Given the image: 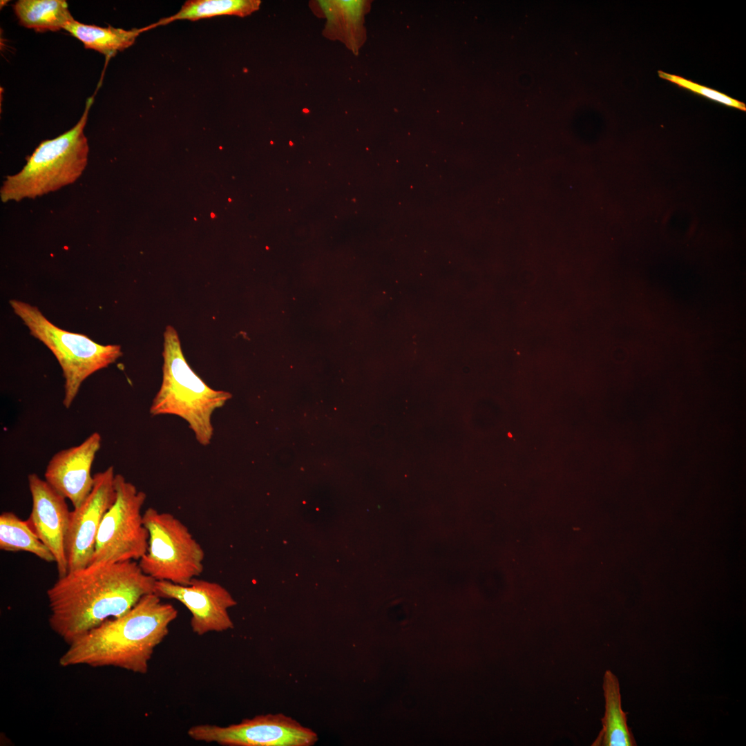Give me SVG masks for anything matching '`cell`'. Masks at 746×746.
<instances>
[{"label":"cell","mask_w":746,"mask_h":746,"mask_svg":"<svg viewBox=\"0 0 746 746\" xmlns=\"http://www.w3.org/2000/svg\"><path fill=\"white\" fill-rule=\"evenodd\" d=\"M605 700L602 729L592 745L633 746V736L627 725V712L622 709L620 684L616 676L607 670L603 678Z\"/></svg>","instance_id":"4fadbf2b"},{"label":"cell","mask_w":746,"mask_h":746,"mask_svg":"<svg viewBox=\"0 0 746 746\" xmlns=\"http://www.w3.org/2000/svg\"><path fill=\"white\" fill-rule=\"evenodd\" d=\"M115 500L101 522L90 564L139 560L148 548L149 535L141 513L146 495L119 474L115 475Z\"/></svg>","instance_id":"52a82bcc"},{"label":"cell","mask_w":746,"mask_h":746,"mask_svg":"<svg viewBox=\"0 0 746 746\" xmlns=\"http://www.w3.org/2000/svg\"><path fill=\"white\" fill-rule=\"evenodd\" d=\"M32 510L27 522L52 553L58 577L68 572L66 537L70 511L66 498L35 473L28 476Z\"/></svg>","instance_id":"8fae6325"},{"label":"cell","mask_w":746,"mask_h":746,"mask_svg":"<svg viewBox=\"0 0 746 746\" xmlns=\"http://www.w3.org/2000/svg\"><path fill=\"white\" fill-rule=\"evenodd\" d=\"M143 522L149 532V544L138 564L146 575L181 585H188L201 575L204 550L181 520L149 508L143 513Z\"/></svg>","instance_id":"8992f818"},{"label":"cell","mask_w":746,"mask_h":746,"mask_svg":"<svg viewBox=\"0 0 746 746\" xmlns=\"http://www.w3.org/2000/svg\"><path fill=\"white\" fill-rule=\"evenodd\" d=\"M64 30L81 41L86 48L96 50L110 57L131 46L137 36L147 30L148 28L126 30L111 26L102 28L84 24L74 19Z\"/></svg>","instance_id":"9a60e30c"},{"label":"cell","mask_w":746,"mask_h":746,"mask_svg":"<svg viewBox=\"0 0 746 746\" xmlns=\"http://www.w3.org/2000/svg\"><path fill=\"white\" fill-rule=\"evenodd\" d=\"M101 441L100 434L94 432L81 444L55 453L48 463L45 480L68 499L74 508L84 502L93 489L91 468Z\"/></svg>","instance_id":"7c38bea8"},{"label":"cell","mask_w":746,"mask_h":746,"mask_svg":"<svg viewBox=\"0 0 746 746\" xmlns=\"http://www.w3.org/2000/svg\"><path fill=\"white\" fill-rule=\"evenodd\" d=\"M0 549L4 551H26L46 562H55L48 547L39 539L27 520L12 512L0 515Z\"/></svg>","instance_id":"2e32d148"},{"label":"cell","mask_w":746,"mask_h":746,"mask_svg":"<svg viewBox=\"0 0 746 746\" xmlns=\"http://www.w3.org/2000/svg\"><path fill=\"white\" fill-rule=\"evenodd\" d=\"M187 734L195 741L223 746H311L318 740L316 732L282 714L258 715L227 726L197 725Z\"/></svg>","instance_id":"ba28073f"},{"label":"cell","mask_w":746,"mask_h":746,"mask_svg":"<svg viewBox=\"0 0 746 746\" xmlns=\"http://www.w3.org/2000/svg\"><path fill=\"white\" fill-rule=\"evenodd\" d=\"M13 10L21 26L37 32L58 31L74 20L64 0H19Z\"/></svg>","instance_id":"5bb4252c"},{"label":"cell","mask_w":746,"mask_h":746,"mask_svg":"<svg viewBox=\"0 0 746 746\" xmlns=\"http://www.w3.org/2000/svg\"><path fill=\"white\" fill-rule=\"evenodd\" d=\"M155 581L133 560L68 572L47 590L50 627L69 645L154 593Z\"/></svg>","instance_id":"6da1fadb"},{"label":"cell","mask_w":746,"mask_h":746,"mask_svg":"<svg viewBox=\"0 0 746 746\" xmlns=\"http://www.w3.org/2000/svg\"><path fill=\"white\" fill-rule=\"evenodd\" d=\"M178 611L154 593L144 595L127 612L111 618L69 644L61 667H113L136 673L149 671L155 649L169 633Z\"/></svg>","instance_id":"7a4b0ae2"},{"label":"cell","mask_w":746,"mask_h":746,"mask_svg":"<svg viewBox=\"0 0 746 746\" xmlns=\"http://www.w3.org/2000/svg\"><path fill=\"white\" fill-rule=\"evenodd\" d=\"M9 303L31 335L42 342L59 362L65 380L62 403L67 409L89 376L108 367L122 355L118 345H100L86 335L57 327L35 306L15 299Z\"/></svg>","instance_id":"5b68a950"},{"label":"cell","mask_w":746,"mask_h":746,"mask_svg":"<svg viewBox=\"0 0 746 746\" xmlns=\"http://www.w3.org/2000/svg\"><path fill=\"white\" fill-rule=\"evenodd\" d=\"M93 476L91 492L79 506L70 513L66 537L68 572L90 564L101 522L115 500L114 467L111 466Z\"/></svg>","instance_id":"9c48e42d"},{"label":"cell","mask_w":746,"mask_h":746,"mask_svg":"<svg viewBox=\"0 0 746 746\" xmlns=\"http://www.w3.org/2000/svg\"><path fill=\"white\" fill-rule=\"evenodd\" d=\"M260 4V1L257 0H189L177 13L160 19L149 28L151 29L177 20L196 21L220 15L245 17L257 10Z\"/></svg>","instance_id":"e0dca14e"},{"label":"cell","mask_w":746,"mask_h":746,"mask_svg":"<svg viewBox=\"0 0 746 746\" xmlns=\"http://www.w3.org/2000/svg\"><path fill=\"white\" fill-rule=\"evenodd\" d=\"M162 380L153 398L152 416L171 414L186 421L197 441L208 446L213 436V412L231 398V393L211 388L190 367L177 331L168 325L164 333Z\"/></svg>","instance_id":"3957f363"},{"label":"cell","mask_w":746,"mask_h":746,"mask_svg":"<svg viewBox=\"0 0 746 746\" xmlns=\"http://www.w3.org/2000/svg\"><path fill=\"white\" fill-rule=\"evenodd\" d=\"M93 97L78 122L58 137L42 141L19 172L7 175L0 189L3 202H19L54 192L75 182L88 161V144L84 129Z\"/></svg>","instance_id":"277c9868"},{"label":"cell","mask_w":746,"mask_h":746,"mask_svg":"<svg viewBox=\"0 0 746 746\" xmlns=\"http://www.w3.org/2000/svg\"><path fill=\"white\" fill-rule=\"evenodd\" d=\"M154 593L162 599H173L182 604L191 613V628L198 635L223 632L234 627L228 609L237 602L218 582L197 577L188 585L156 580Z\"/></svg>","instance_id":"30bf717a"},{"label":"cell","mask_w":746,"mask_h":746,"mask_svg":"<svg viewBox=\"0 0 746 746\" xmlns=\"http://www.w3.org/2000/svg\"><path fill=\"white\" fill-rule=\"evenodd\" d=\"M658 73L660 77L671 82L680 87L689 90L695 93L700 94L726 106H731L744 111H746V105L743 102L733 99L718 90L696 84L680 76L669 74L661 70H658Z\"/></svg>","instance_id":"ac0fdd59"}]
</instances>
